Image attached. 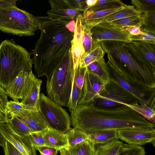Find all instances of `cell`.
<instances>
[{"label": "cell", "mask_w": 155, "mask_h": 155, "mask_svg": "<svg viewBox=\"0 0 155 155\" xmlns=\"http://www.w3.org/2000/svg\"><path fill=\"white\" fill-rule=\"evenodd\" d=\"M41 35L32 54L33 64L38 77L48 79L54 70L71 54L75 21L52 20L40 17Z\"/></svg>", "instance_id": "1"}, {"label": "cell", "mask_w": 155, "mask_h": 155, "mask_svg": "<svg viewBox=\"0 0 155 155\" xmlns=\"http://www.w3.org/2000/svg\"><path fill=\"white\" fill-rule=\"evenodd\" d=\"M71 124L87 134L130 128H152L153 124L127 106L100 108L93 103L78 105L70 113Z\"/></svg>", "instance_id": "2"}, {"label": "cell", "mask_w": 155, "mask_h": 155, "mask_svg": "<svg viewBox=\"0 0 155 155\" xmlns=\"http://www.w3.org/2000/svg\"><path fill=\"white\" fill-rule=\"evenodd\" d=\"M100 43L107 54L108 65L124 79L140 88H155V68L138 61L126 48V42L105 41Z\"/></svg>", "instance_id": "3"}, {"label": "cell", "mask_w": 155, "mask_h": 155, "mask_svg": "<svg viewBox=\"0 0 155 155\" xmlns=\"http://www.w3.org/2000/svg\"><path fill=\"white\" fill-rule=\"evenodd\" d=\"M32 59L24 48L12 39L0 45V86L6 89L22 70H32Z\"/></svg>", "instance_id": "4"}, {"label": "cell", "mask_w": 155, "mask_h": 155, "mask_svg": "<svg viewBox=\"0 0 155 155\" xmlns=\"http://www.w3.org/2000/svg\"><path fill=\"white\" fill-rule=\"evenodd\" d=\"M17 0H0V30L19 36H31L40 29V17L18 8Z\"/></svg>", "instance_id": "5"}, {"label": "cell", "mask_w": 155, "mask_h": 155, "mask_svg": "<svg viewBox=\"0 0 155 155\" xmlns=\"http://www.w3.org/2000/svg\"><path fill=\"white\" fill-rule=\"evenodd\" d=\"M75 66L72 54L66 58L47 79V97L60 106H66L72 88Z\"/></svg>", "instance_id": "6"}, {"label": "cell", "mask_w": 155, "mask_h": 155, "mask_svg": "<svg viewBox=\"0 0 155 155\" xmlns=\"http://www.w3.org/2000/svg\"><path fill=\"white\" fill-rule=\"evenodd\" d=\"M137 102H139L134 96L110 78V81L99 94L98 98L92 103L98 108H109Z\"/></svg>", "instance_id": "7"}, {"label": "cell", "mask_w": 155, "mask_h": 155, "mask_svg": "<svg viewBox=\"0 0 155 155\" xmlns=\"http://www.w3.org/2000/svg\"><path fill=\"white\" fill-rule=\"evenodd\" d=\"M39 109L49 127L65 133L70 129V116L66 111L45 96L40 94Z\"/></svg>", "instance_id": "8"}, {"label": "cell", "mask_w": 155, "mask_h": 155, "mask_svg": "<svg viewBox=\"0 0 155 155\" xmlns=\"http://www.w3.org/2000/svg\"><path fill=\"white\" fill-rule=\"evenodd\" d=\"M86 0H51V9L47 12L50 20L70 21L82 14Z\"/></svg>", "instance_id": "9"}, {"label": "cell", "mask_w": 155, "mask_h": 155, "mask_svg": "<svg viewBox=\"0 0 155 155\" xmlns=\"http://www.w3.org/2000/svg\"><path fill=\"white\" fill-rule=\"evenodd\" d=\"M39 80L32 70L27 71L23 70L6 89L7 94L14 101L22 100Z\"/></svg>", "instance_id": "10"}, {"label": "cell", "mask_w": 155, "mask_h": 155, "mask_svg": "<svg viewBox=\"0 0 155 155\" xmlns=\"http://www.w3.org/2000/svg\"><path fill=\"white\" fill-rule=\"evenodd\" d=\"M115 131L117 138L127 144L141 146L151 143L155 147L154 128H130Z\"/></svg>", "instance_id": "11"}, {"label": "cell", "mask_w": 155, "mask_h": 155, "mask_svg": "<svg viewBox=\"0 0 155 155\" xmlns=\"http://www.w3.org/2000/svg\"><path fill=\"white\" fill-rule=\"evenodd\" d=\"M91 31L93 39L98 42L114 41L130 43L132 41L130 39L131 35L108 22L94 25L91 28Z\"/></svg>", "instance_id": "12"}, {"label": "cell", "mask_w": 155, "mask_h": 155, "mask_svg": "<svg viewBox=\"0 0 155 155\" xmlns=\"http://www.w3.org/2000/svg\"><path fill=\"white\" fill-rule=\"evenodd\" d=\"M106 83L87 67L82 97L78 102V105H88L92 103L98 98L99 94Z\"/></svg>", "instance_id": "13"}, {"label": "cell", "mask_w": 155, "mask_h": 155, "mask_svg": "<svg viewBox=\"0 0 155 155\" xmlns=\"http://www.w3.org/2000/svg\"><path fill=\"white\" fill-rule=\"evenodd\" d=\"M0 133L23 155H37L29 135L22 137L18 135L7 122L0 123Z\"/></svg>", "instance_id": "14"}, {"label": "cell", "mask_w": 155, "mask_h": 155, "mask_svg": "<svg viewBox=\"0 0 155 155\" xmlns=\"http://www.w3.org/2000/svg\"><path fill=\"white\" fill-rule=\"evenodd\" d=\"M110 78L134 96L140 104L145 103L148 106L155 100V88L145 89L135 87L127 81L108 65Z\"/></svg>", "instance_id": "15"}, {"label": "cell", "mask_w": 155, "mask_h": 155, "mask_svg": "<svg viewBox=\"0 0 155 155\" xmlns=\"http://www.w3.org/2000/svg\"><path fill=\"white\" fill-rule=\"evenodd\" d=\"M15 116L23 122L34 132L43 130L47 127V124L39 108L35 109H24L15 113Z\"/></svg>", "instance_id": "16"}, {"label": "cell", "mask_w": 155, "mask_h": 155, "mask_svg": "<svg viewBox=\"0 0 155 155\" xmlns=\"http://www.w3.org/2000/svg\"><path fill=\"white\" fill-rule=\"evenodd\" d=\"M44 137L46 146L55 148L58 151L69 148L67 137L65 133L47 127L45 129Z\"/></svg>", "instance_id": "17"}, {"label": "cell", "mask_w": 155, "mask_h": 155, "mask_svg": "<svg viewBox=\"0 0 155 155\" xmlns=\"http://www.w3.org/2000/svg\"><path fill=\"white\" fill-rule=\"evenodd\" d=\"M142 13L137 10L134 5H128L124 8L101 19L95 20L88 25H85L90 28L98 24L110 22L124 18L142 15Z\"/></svg>", "instance_id": "18"}, {"label": "cell", "mask_w": 155, "mask_h": 155, "mask_svg": "<svg viewBox=\"0 0 155 155\" xmlns=\"http://www.w3.org/2000/svg\"><path fill=\"white\" fill-rule=\"evenodd\" d=\"M91 30L83 23L81 15V39L84 51V54L82 58L101 46L100 42L95 41L92 38Z\"/></svg>", "instance_id": "19"}, {"label": "cell", "mask_w": 155, "mask_h": 155, "mask_svg": "<svg viewBox=\"0 0 155 155\" xmlns=\"http://www.w3.org/2000/svg\"><path fill=\"white\" fill-rule=\"evenodd\" d=\"M42 81H39L31 88L28 94L23 98L21 102L26 109H35L39 108L41 86Z\"/></svg>", "instance_id": "20"}, {"label": "cell", "mask_w": 155, "mask_h": 155, "mask_svg": "<svg viewBox=\"0 0 155 155\" xmlns=\"http://www.w3.org/2000/svg\"><path fill=\"white\" fill-rule=\"evenodd\" d=\"M127 6V5L119 0H97L95 5L85 10L82 14L87 15L93 12Z\"/></svg>", "instance_id": "21"}, {"label": "cell", "mask_w": 155, "mask_h": 155, "mask_svg": "<svg viewBox=\"0 0 155 155\" xmlns=\"http://www.w3.org/2000/svg\"><path fill=\"white\" fill-rule=\"evenodd\" d=\"M94 74L107 83L110 79L108 66L104 57L99 60L93 62L87 66Z\"/></svg>", "instance_id": "22"}, {"label": "cell", "mask_w": 155, "mask_h": 155, "mask_svg": "<svg viewBox=\"0 0 155 155\" xmlns=\"http://www.w3.org/2000/svg\"><path fill=\"white\" fill-rule=\"evenodd\" d=\"M123 144L118 139L104 144L96 145V155H116Z\"/></svg>", "instance_id": "23"}, {"label": "cell", "mask_w": 155, "mask_h": 155, "mask_svg": "<svg viewBox=\"0 0 155 155\" xmlns=\"http://www.w3.org/2000/svg\"><path fill=\"white\" fill-rule=\"evenodd\" d=\"M68 150L72 155H96V146L89 139L72 147Z\"/></svg>", "instance_id": "24"}, {"label": "cell", "mask_w": 155, "mask_h": 155, "mask_svg": "<svg viewBox=\"0 0 155 155\" xmlns=\"http://www.w3.org/2000/svg\"><path fill=\"white\" fill-rule=\"evenodd\" d=\"M88 139L95 145L104 144L117 139L115 130H101L88 134Z\"/></svg>", "instance_id": "25"}, {"label": "cell", "mask_w": 155, "mask_h": 155, "mask_svg": "<svg viewBox=\"0 0 155 155\" xmlns=\"http://www.w3.org/2000/svg\"><path fill=\"white\" fill-rule=\"evenodd\" d=\"M131 42L155 67V44L137 41H133Z\"/></svg>", "instance_id": "26"}, {"label": "cell", "mask_w": 155, "mask_h": 155, "mask_svg": "<svg viewBox=\"0 0 155 155\" xmlns=\"http://www.w3.org/2000/svg\"><path fill=\"white\" fill-rule=\"evenodd\" d=\"M141 115L150 123L155 124V112L145 103L140 104L137 102L131 104H124Z\"/></svg>", "instance_id": "27"}, {"label": "cell", "mask_w": 155, "mask_h": 155, "mask_svg": "<svg viewBox=\"0 0 155 155\" xmlns=\"http://www.w3.org/2000/svg\"><path fill=\"white\" fill-rule=\"evenodd\" d=\"M127 6L93 12L87 15L82 14L83 22L85 25H88L95 20L104 18L113 13L122 10Z\"/></svg>", "instance_id": "28"}, {"label": "cell", "mask_w": 155, "mask_h": 155, "mask_svg": "<svg viewBox=\"0 0 155 155\" xmlns=\"http://www.w3.org/2000/svg\"><path fill=\"white\" fill-rule=\"evenodd\" d=\"M7 123L16 133L21 136H28L34 132L16 117H12Z\"/></svg>", "instance_id": "29"}, {"label": "cell", "mask_w": 155, "mask_h": 155, "mask_svg": "<svg viewBox=\"0 0 155 155\" xmlns=\"http://www.w3.org/2000/svg\"><path fill=\"white\" fill-rule=\"evenodd\" d=\"M65 134L67 137L69 147L88 139V134L75 127L70 129Z\"/></svg>", "instance_id": "30"}, {"label": "cell", "mask_w": 155, "mask_h": 155, "mask_svg": "<svg viewBox=\"0 0 155 155\" xmlns=\"http://www.w3.org/2000/svg\"><path fill=\"white\" fill-rule=\"evenodd\" d=\"M141 15L127 17L108 23L120 29L131 26L141 27L143 26Z\"/></svg>", "instance_id": "31"}, {"label": "cell", "mask_w": 155, "mask_h": 155, "mask_svg": "<svg viewBox=\"0 0 155 155\" xmlns=\"http://www.w3.org/2000/svg\"><path fill=\"white\" fill-rule=\"evenodd\" d=\"M105 53L101 46H99L81 59V67H86L90 64L99 60L104 57Z\"/></svg>", "instance_id": "32"}, {"label": "cell", "mask_w": 155, "mask_h": 155, "mask_svg": "<svg viewBox=\"0 0 155 155\" xmlns=\"http://www.w3.org/2000/svg\"><path fill=\"white\" fill-rule=\"evenodd\" d=\"M82 89L78 88L73 80L72 88L67 107L70 113L74 111L82 97Z\"/></svg>", "instance_id": "33"}, {"label": "cell", "mask_w": 155, "mask_h": 155, "mask_svg": "<svg viewBox=\"0 0 155 155\" xmlns=\"http://www.w3.org/2000/svg\"><path fill=\"white\" fill-rule=\"evenodd\" d=\"M143 147L139 146L123 143L116 155H145Z\"/></svg>", "instance_id": "34"}, {"label": "cell", "mask_w": 155, "mask_h": 155, "mask_svg": "<svg viewBox=\"0 0 155 155\" xmlns=\"http://www.w3.org/2000/svg\"><path fill=\"white\" fill-rule=\"evenodd\" d=\"M8 101L6 91L0 86V123H7L8 121L6 105Z\"/></svg>", "instance_id": "35"}, {"label": "cell", "mask_w": 155, "mask_h": 155, "mask_svg": "<svg viewBox=\"0 0 155 155\" xmlns=\"http://www.w3.org/2000/svg\"><path fill=\"white\" fill-rule=\"evenodd\" d=\"M131 3L142 13L155 10V0H131Z\"/></svg>", "instance_id": "36"}, {"label": "cell", "mask_w": 155, "mask_h": 155, "mask_svg": "<svg viewBox=\"0 0 155 155\" xmlns=\"http://www.w3.org/2000/svg\"><path fill=\"white\" fill-rule=\"evenodd\" d=\"M141 18L143 28L155 32V10L143 13Z\"/></svg>", "instance_id": "37"}, {"label": "cell", "mask_w": 155, "mask_h": 155, "mask_svg": "<svg viewBox=\"0 0 155 155\" xmlns=\"http://www.w3.org/2000/svg\"><path fill=\"white\" fill-rule=\"evenodd\" d=\"M144 33L142 35H131L130 39L131 41H137L155 44V32L149 31L144 28H141Z\"/></svg>", "instance_id": "38"}, {"label": "cell", "mask_w": 155, "mask_h": 155, "mask_svg": "<svg viewBox=\"0 0 155 155\" xmlns=\"http://www.w3.org/2000/svg\"><path fill=\"white\" fill-rule=\"evenodd\" d=\"M80 61H79L74 69V80L77 86L79 88L82 89L86 67H81Z\"/></svg>", "instance_id": "39"}, {"label": "cell", "mask_w": 155, "mask_h": 155, "mask_svg": "<svg viewBox=\"0 0 155 155\" xmlns=\"http://www.w3.org/2000/svg\"><path fill=\"white\" fill-rule=\"evenodd\" d=\"M45 129L39 131L33 132L29 135L32 144L35 149L38 147L45 146L44 137Z\"/></svg>", "instance_id": "40"}, {"label": "cell", "mask_w": 155, "mask_h": 155, "mask_svg": "<svg viewBox=\"0 0 155 155\" xmlns=\"http://www.w3.org/2000/svg\"><path fill=\"white\" fill-rule=\"evenodd\" d=\"M25 108L23 105L18 101H8L6 105V112L8 117H11L15 113Z\"/></svg>", "instance_id": "41"}, {"label": "cell", "mask_w": 155, "mask_h": 155, "mask_svg": "<svg viewBox=\"0 0 155 155\" xmlns=\"http://www.w3.org/2000/svg\"><path fill=\"white\" fill-rule=\"evenodd\" d=\"M35 149L38 151L40 155H57L58 151L55 148L46 146L37 147Z\"/></svg>", "instance_id": "42"}, {"label": "cell", "mask_w": 155, "mask_h": 155, "mask_svg": "<svg viewBox=\"0 0 155 155\" xmlns=\"http://www.w3.org/2000/svg\"><path fill=\"white\" fill-rule=\"evenodd\" d=\"M5 155H19V152L7 140L3 148Z\"/></svg>", "instance_id": "43"}, {"label": "cell", "mask_w": 155, "mask_h": 155, "mask_svg": "<svg viewBox=\"0 0 155 155\" xmlns=\"http://www.w3.org/2000/svg\"><path fill=\"white\" fill-rule=\"evenodd\" d=\"M121 29L133 35H142L144 33L141 31V28L139 27L131 26L124 28Z\"/></svg>", "instance_id": "44"}, {"label": "cell", "mask_w": 155, "mask_h": 155, "mask_svg": "<svg viewBox=\"0 0 155 155\" xmlns=\"http://www.w3.org/2000/svg\"><path fill=\"white\" fill-rule=\"evenodd\" d=\"M97 0H86V8L85 10L91 7L96 4Z\"/></svg>", "instance_id": "45"}, {"label": "cell", "mask_w": 155, "mask_h": 155, "mask_svg": "<svg viewBox=\"0 0 155 155\" xmlns=\"http://www.w3.org/2000/svg\"><path fill=\"white\" fill-rule=\"evenodd\" d=\"M7 140L0 133V146L3 148L4 147Z\"/></svg>", "instance_id": "46"}, {"label": "cell", "mask_w": 155, "mask_h": 155, "mask_svg": "<svg viewBox=\"0 0 155 155\" xmlns=\"http://www.w3.org/2000/svg\"><path fill=\"white\" fill-rule=\"evenodd\" d=\"M61 155H72L68 149H62L59 150Z\"/></svg>", "instance_id": "47"}, {"label": "cell", "mask_w": 155, "mask_h": 155, "mask_svg": "<svg viewBox=\"0 0 155 155\" xmlns=\"http://www.w3.org/2000/svg\"><path fill=\"white\" fill-rule=\"evenodd\" d=\"M19 155H23L21 153L19 152Z\"/></svg>", "instance_id": "48"}]
</instances>
